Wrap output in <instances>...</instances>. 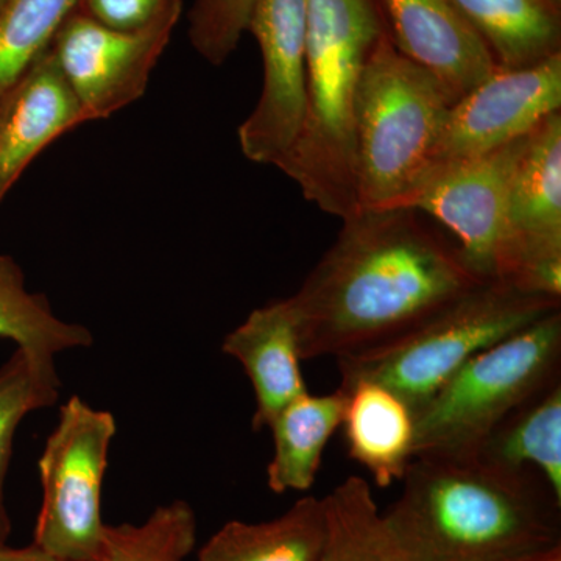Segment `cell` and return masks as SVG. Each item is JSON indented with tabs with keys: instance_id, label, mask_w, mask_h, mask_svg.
I'll list each match as a JSON object with an SVG mask.
<instances>
[{
	"instance_id": "1",
	"label": "cell",
	"mask_w": 561,
	"mask_h": 561,
	"mask_svg": "<svg viewBox=\"0 0 561 561\" xmlns=\"http://www.w3.org/2000/svg\"><path fill=\"white\" fill-rule=\"evenodd\" d=\"M287 298L302 360L381 345L482 284L459 247L409 208L360 210Z\"/></svg>"
},
{
	"instance_id": "2",
	"label": "cell",
	"mask_w": 561,
	"mask_h": 561,
	"mask_svg": "<svg viewBox=\"0 0 561 561\" xmlns=\"http://www.w3.org/2000/svg\"><path fill=\"white\" fill-rule=\"evenodd\" d=\"M382 513L411 561H526L561 549V502L530 471L415 457Z\"/></svg>"
},
{
	"instance_id": "3",
	"label": "cell",
	"mask_w": 561,
	"mask_h": 561,
	"mask_svg": "<svg viewBox=\"0 0 561 561\" xmlns=\"http://www.w3.org/2000/svg\"><path fill=\"white\" fill-rule=\"evenodd\" d=\"M386 32L375 0H308L305 122L276 169L341 220L360 213L354 105L365 62Z\"/></svg>"
},
{
	"instance_id": "4",
	"label": "cell",
	"mask_w": 561,
	"mask_h": 561,
	"mask_svg": "<svg viewBox=\"0 0 561 561\" xmlns=\"http://www.w3.org/2000/svg\"><path fill=\"white\" fill-rule=\"evenodd\" d=\"M454 98L383 33L365 62L354 105L360 210L405 208L431 169Z\"/></svg>"
},
{
	"instance_id": "5",
	"label": "cell",
	"mask_w": 561,
	"mask_h": 561,
	"mask_svg": "<svg viewBox=\"0 0 561 561\" xmlns=\"http://www.w3.org/2000/svg\"><path fill=\"white\" fill-rule=\"evenodd\" d=\"M559 309V298L483 280L398 337L337 359L341 383H382L416 416L468 360Z\"/></svg>"
},
{
	"instance_id": "6",
	"label": "cell",
	"mask_w": 561,
	"mask_h": 561,
	"mask_svg": "<svg viewBox=\"0 0 561 561\" xmlns=\"http://www.w3.org/2000/svg\"><path fill=\"white\" fill-rule=\"evenodd\" d=\"M561 309L468 360L415 416L413 459L471 457L505 416L560 379Z\"/></svg>"
},
{
	"instance_id": "7",
	"label": "cell",
	"mask_w": 561,
	"mask_h": 561,
	"mask_svg": "<svg viewBox=\"0 0 561 561\" xmlns=\"http://www.w3.org/2000/svg\"><path fill=\"white\" fill-rule=\"evenodd\" d=\"M116 434L113 413L80 397L61 405L38 461L43 500L33 545L65 559L102 560V491Z\"/></svg>"
},
{
	"instance_id": "8",
	"label": "cell",
	"mask_w": 561,
	"mask_h": 561,
	"mask_svg": "<svg viewBox=\"0 0 561 561\" xmlns=\"http://www.w3.org/2000/svg\"><path fill=\"white\" fill-rule=\"evenodd\" d=\"M183 0H169L138 31H116L77 10L57 33L50 51L76 92L88 121H101L139 101L171 43Z\"/></svg>"
},
{
	"instance_id": "9",
	"label": "cell",
	"mask_w": 561,
	"mask_h": 561,
	"mask_svg": "<svg viewBox=\"0 0 561 561\" xmlns=\"http://www.w3.org/2000/svg\"><path fill=\"white\" fill-rule=\"evenodd\" d=\"M526 138L432 169L405 205L445 225L472 271L485 280L501 283L504 276L508 195Z\"/></svg>"
},
{
	"instance_id": "10",
	"label": "cell",
	"mask_w": 561,
	"mask_h": 561,
	"mask_svg": "<svg viewBox=\"0 0 561 561\" xmlns=\"http://www.w3.org/2000/svg\"><path fill=\"white\" fill-rule=\"evenodd\" d=\"M501 283L561 300V111L527 135L507 208Z\"/></svg>"
},
{
	"instance_id": "11",
	"label": "cell",
	"mask_w": 561,
	"mask_h": 561,
	"mask_svg": "<svg viewBox=\"0 0 561 561\" xmlns=\"http://www.w3.org/2000/svg\"><path fill=\"white\" fill-rule=\"evenodd\" d=\"M249 32L260 44L264 77L239 146L247 160L278 168L305 122L308 0H256Z\"/></svg>"
},
{
	"instance_id": "12",
	"label": "cell",
	"mask_w": 561,
	"mask_h": 561,
	"mask_svg": "<svg viewBox=\"0 0 561 561\" xmlns=\"http://www.w3.org/2000/svg\"><path fill=\"white\" fill-rule=\"evenodd\" d=\"M559 111L561 51L526 68L497 66L478 87L454 102L430 171L515 142Z\"/></svg>"
},
{
	"instance_id": "13",
	"label": "cell",
	"mask_w": 561,
	"mask_h": 561,
	"mask_svg": "<svg viewBox=\"0 0 561 561\" xmlns=\"http://www.w3.org/2000/svg\"><path fill=\"white\" fill-rule=\"evenodd\" d=\"M87 122L54 54L44 51L0 99V203L39 153Z\"/></svg>"
},
{
	"instance_id": "14",
	"label": "cell",
	"mask_w": 561,
	"mask_h": 561,
	"mask_svg": "<svg viewBox=\"0 0 561 561\" xmlns=\"http://www.w3.org/2000/svg\"><path fill=\"white\" fill-rule=\"evenodd\" d=\"M391 43L445 84L454 101L497 68L478 32L451 0H379Z\"/></svg>"
},
{
	"instance_id": "15",
	"label": "cell",
	"mask_w": 561,
	"mask_h": 561,
	"mask_svg": "<svg viewBox=\"0 0 561 561\" xmlns=\"http://www.w3.org/2000/svg\"><path fill=\"white\" fill-rule=\"evenodd\" d=\"M221 351L242 365L254 391V431L271 426L280 409L308 393L300 364V341L290 302L254 309L225 337Z\"/></svg>"
},
{
	"instance_id": "16",
	"label": "cell",
	"mask_w": 561,
	"mask_h": 561,
	"mask_svg": "<svg viewBox=\"0 0 561 561\" xmlns=\"http://www.w3.org/2000/svg\"><path fill=\"white\" fill-rule=\"evenodd\" d=\"M345 394L342 426L351 459L364 467L376 485L401 481L413 460L415 413L400 394L373 381L341 383Z\"/></svg>"
},
{
	"instance_id": "17",
	"label": "cell",
	"mask_w": 561,
	"mask_h": 561,
	"mask_svg": "<svg viewBox=\"0 0 561 561\" xmlns=\"http://www.w3.org/2000/svg\"><path fill=\"white\" fill-rule=\"evenodd\" d=\"M345 394L305 393L280 409L268 430L273 457L267 467V485L276 494L308 491L319 474L323 453L342 426Z\"/></svg>"
},
{
	"instance_id": "18",
	"label": "cell",
	"mask_w": 561,
	"mask_h": 561,
	"mask_svg": "<svg viewBox=\"0 0 561 561\" xmlns=\"http://www.w3.org/2000/svg\"><path fill=\"white\" fill-rule=\"evenodd\" d=\"M471 457L508 471H537L561 502V382L524 402Z\"/></svg>"
},
{
	"instance_id": "19",
	"label": "cell",
	"mask_w": 561,
	"mask_h": 561,
	"mask_svg": "<svg viewBox=\"0 0 561 561\" xmlns=\"http://www.w3.org/2000/svg\"><path fill=\"white\" fill-rule=\"evenodd\" d=\"M500 68L535 65L561 51V10L549 0H451Z\"/></svg>"
},
{
	"instance_id": "20",
	"label": "cell",
	"mask_w": 561,
	"mask_h": 561,
	"mask_svg": "<svg viewBox=\"0 0 561 561\" xmlns=\"http://www.w3.org/2000/svg\"><path fill=\"white\" fill-rule=\"evenodd\" d=\"M327 538L324 501L306 496L272 522H230L198 552V561H317Z\"/></svg>"
},
{
	"instance_id": "21",
	"label": "cell",
	"mask_w": 561,
	"mask_h": 561,
	"mask_svg": "<svg viewBox=\"0 0 561 561\" xmlns=\"http://www.w3.org/2000/svg\"><path fill=\"white\" fill-rule=\"evenodd\" d=\"M0 339L39 360L94 343L90 330L55 316L46 295L27 290L21 265L9 254H0Z\"/></svg>"
},
{
	"instance_id": "22",
	"label": "cell",
	"mask_w": 561,
	"mask_h": 561,
	"mask_svg": "<svg viewBox=\"0 0 561 561\" xmlns=\"http://www.w3.org/2000/svg\"><path fill=\"white\" fill-rule=\"evenodd\" d=\"M327 538L317 561H411L394 540L362 478H348L323 497Z\"/></svg>"
},
{
	"instance_id": "23",
	"label": "cell",
	"mask_w": 561,
	"mask_h": 561,
	"mask_svg": "<svg viewBox=\"0 0 561 561\" xmlns=\"http://www.w3.org/2000/svg\"><path fill=\"white\" fill-rule=\"evenodd\" d=\"M60 391L55 360L35 359L16 348L0 367V542H7L11 534L5 481L14 435L28 413L57 404Z\"/></svg>"
},
{
	"instance_id": "24",
	"label": "cell",
	"mask_w": 561,
	"mask_h": 561,
	"mask_svg": "<svg viewBox=\"0 0 561 561\" xmlns=\"http://www.w3.org/2000/svg\"><path fill=\"white\" fill-rule=\"evenodd\" d=\"M81 0H3L0 3V99L50 49Z\"/></svg>"
},
{
	"instance_id": "25",
	"label": "cell",
	"mask_w": 561,
	"mask_h": 561,
	"mask_svg": "<svg viewBox=\"0 0 561 561\" xmlns=\"http://www.w3.org/2000/svg\"><path fill=\"white\" fill-rule=\"evenodd\" d=\"M195 542V512L176 500L154 508L142 524H106L101 561H184Z\"/></svg>"
},
{
	"instance_id": "26",
	"label": "cell",
	"mask_w": 561,
	"mask_h": 561,
	"mask_svg": "<svg viewBox=\"0 0 561 561\" xmlns=\"http://www.w3.org/2000/svg\"><path fill=\"white\" fill-rule=\"evenodd\" d=\"M256 0H195L190 13L192 47L209 65L221 66L249 32Z\"/></svg>"
},
{
	"instance_id": "27",
	"label": "cell",
	"mask_w": 561,
	"mask_h": 561,
	"mask_svg": "<svg viewBox=\"0 0 561 561\" xmlns=\"http://www.w3.org/2000/svg\"><path fill=\"white\" fill-rule=\"evenodd\" d=\"M169 0H81L80 9L92 20L116 31H138L150 24Z\"/></svg>"
},
{
	"instance_id": "28",
	"label": "cell",
	"mask_w": 561,
	"mask_h": 561,
	"mask_svg": "<svg viewBox=\"0 0 561 561\" xmlns=\"http://www.w3.org/2000/svg\"><path fill=\"white\" fill-rule=\"evenodd\" d=\"M0 561H77L65 559L39 548V546L31 545L27 548H10L7 542H0Z\"/></svg>"
},
{
	"instance_id": "29",
	"label": "cell",
	"mask_w": 561,
	"mask_h": 561,
	"mask_svg": "<svg viewBox=\"0 0 561 561\" xmlns=\"http://www.w3.org/2000/svg\"><path fill=\"white\" fill-rule=\"evenodd\" d=\"M526 561H561V549H559V551L546 553V556L537 557V559Z\"/></svg>"
},
{
	"instance_id": "30",
	"label": "cell",
	"mask_w": 561,
	"mask_h": 561,
	"mask_svg": "<svg viewBox=\"0 0 561 561\" xmlns=\"http://www.w3.org/2000/svg\"><path fill=\"white\" fill-rule=\"evenodd\" d=\"M556 9L561 10V0H549Z\"/></svg>"
},
{
	"instance_id": "31",
	"label": "cell",
	"mask_w": 561,
	"mask_h": 561,
	"mask_svg": "<svg viewBox=\"0 0 561 561\" xmlns=\"http://www.w3.org/2000/svg\"><path fill=\"white\" fill-rule=\"evenodd\" d=\"M2 2H3V0H0V3H2Z\"/></svg>"
}]
</instances>
